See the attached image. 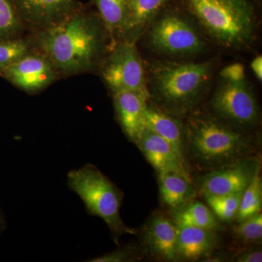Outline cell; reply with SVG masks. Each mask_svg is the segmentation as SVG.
I'll return each instance as SVG.
<instances>
[{"instance_id": "18", "label": "cell", "mask_w": 262, "mask_h": 262, "mask_svg": "<svg viewBox=\"0 0 262 262\" xmlns=\"http://www.w3.org/2000/svg\"><path fill=\"white\" fill-rule=\"evenodd\" d=\"M159 179L162 200L169 208H180L192 195L190 177L176 172H167L160 174Z\"/></svg>"}, {"instance_id": "17", "label": "cell", "mask_w": 262, "mask_h": 262, "mask_svg": "<svg viewBox=\"0 0 262 262\" xmlns=\"http://www.w3.org/2000/svg\"><path fill=\"white\" fill-rule=\"evenodd\" d=\"M146 127L169 143L179 158L184 160V130L182 124L171 114L148 103Z\"/></svg>"}, {"instance_id": "1", "label": "cell", "mask_w": 262, "mask_h": 262, "mask_svg": "<svg viewBox=\"0 0 262 262\" xmlns=\"http://www.w3.org/2000/svg\"><path fill=\"white\" fill-rule=\"evenodd\" d=\"M31 34L60 77L98 71L113 47L97 12L84 8L54 27Z\"/></svg>"}, {"instance_id": "11", "label": "cell", "mask_w": 262, "mask_h": 262, "mask_svg": "<svg viewBox=\"0 0 262 262\" xmlns=\"http://www.w3.org/2000/svg\"><path fill=\"white\" fill-rule=\"evenodd\" d=\"M258 167L259 165L254 160H246L211 172L202 181V192L205 196L243 193L252 180Z\"/></svg>"}, {"instance_id": "12", "label": "cell", "mask_w": 262, "mask_h": 262, "mask_svg": "<svg viewBox=\"0 0 262 262\" xmlns=\"http://www.w3.org/2000/svg\"><path fill=\"white\" fill-rule=\"evenodd\" d=\"M150 95L140 91H123L113 94V103L119 124L129 140L137 144L146 128V111Z\"/></svg>"}, {"instance_id": "26", "label": "cell", "mask_w": 262, "mask_h": 262, "mask_svg": "<svg viewBox=\"0 0 262 262\" xmlns=\"http://www.w3.org/2000/svg\"><path fill=\"white\" fill-rule=\"evenodd\" d=\"M135 258V251L134 248L126 247L120 248L113 252L106 253L103 256L93 258L89 261L93 262H122L130 261Z\"/></svg>"}, {"instance_id": "20", "label": "cell", "mask_w": 262, "mask_h": 262, "mask_svg": "<svg viewBox=\"0 0 262 262\" xmlns=\"http://www.w3.org/2000/svg\"><path fill=\"white\" fill-rule=\"evenodd\" d=\"M176 225L190 226L198 228L220 230L216 216L211 208L201 202H194L176 215Z\"/></svg>"}, {"instance_id": "21", "label": "cell", "mask_w": 262, "mask_h": 262, "mask_svg": "<svg viewBox=\"0 0 262 262\" xmlns=\"http://www.w3.org/2000/svg\"><path fill=\"white\" fill-rule=\"evenodd\" d=\"M262 203V182L258 167L254 177L243 192L237 218L242 222L261 212Z\"/></svg>"}, {"instance_id": "19", "label": "cell", "mask_w": 262, "mask_h": 262, "mask_svg": "<svg viewBox=\"0 0 262 262\" xmlns=\"http://www.w3.org/2000/svg\"><path fill=\"white\" fill-rule=\"evenodd\" d=\"M113 46L119 40L127 15V0H94Z\"/></svg>"}, {"instance_id": "28", "label": "cell", "mask_w": 262, "mask_h": 262, "mask_svg": "<svg viewBox=\"0 0 262 262\" xmlns=\"http://www.w3.org/2000/svg\"><path fill=\"white\" fill-rule=\"evenodd\" d=\"M235 261L239 262H261L262 253L261 251L253 250L239 255Z\"/></svg>"}, {"instance_id": "2", "label": "cell", "mask_w": 262, "mask_h": 262, "mask_svg": "<svg viewBox=\"0 0 262 262\" xmlns=\"http://www.w3.org/2000/svg\"><path fill=\"white\" fill-rule=\"evenodd\" d=\"M147 89L170 113L184 114L199 103L209 88L212 61L155 62L150 67Z\"/></svg>"}, {"instance_id": "6", "label": "cell", "mask_w": 262, "mask_h": 262, "mask_svg": "<svg viewBox=\"0 0 262 262\" xmlns=\"http://www.w3.org/2000/svg\"><path fill=\"white\" fill-rule=\"evenodd\" d=\"M146 32L149 47L165 56H192L206 49L204 39L194 23L177 12L158 15Z\"/></svg>"}, {"instance_id": "4", "label": "cell", "mask_w": 262, "mask_h": 262, "mask_svg": "<svg viewBox=\"0 0 262 262\" xmlns=\"http://www.w3.org/2000/svg\"><path fill=\"white\" fill-rule=\"evenodd\" d=\"M187 136L194 158L207 165L234 163L251 148L249 141L241 133L201 114L189 117Z\"/></svg>"}, {"instance_id": "13", "label": "cell", "mask_w": 262, "mask_h": 262, "mask_svg": "<svg viewBox=\"0 0 262 262\" xmlns=\"http://www.w3.org/2000/svg\"><path fill=\"white\" fill-rule=\"evenodd\" d=\"M136 145L159 175L167 172H176L190 177L186 170L184 160L179 158L169 143L147 127Z\"/></svg>"}, {"instance_id": "22", "label": "cell", "mask_w": 262, "mask_h": 262, "mask_svg": "<svg viewBox=\"0 0 262 262\" xmlns=\"http://www.w3.org/2000/svg\"><path fill=\"white\" fill-rule=\"evenodd\" d=\"M31 34L21 37L0 41V68L16 61L19 58L37 51Z\"/></svg>"}, {"instance_id": "16", "label": "cell", "mask_w": 262, "mask_h": 262, "mask_svg": "<svg viewBox=\"0 0 262 262\" xmlns=\"http://www.w3.org/2000/svg\"><path fill=\"white\" fill-rule=\"evenodd\" d=\"M177 259L192 261L209 254L216 243L214 231L177 225Z\"/></svg>"}, {"instance_id": "10", "label": "cell", "mask_w": 262, "mask_h": 262, "mask_svg": "<svg viewBox=\"0 0 262 262\" xmlns=\"http://www.w3.org/2000/svg\"><path fill=\"white\" fill-rule=\"evenodd\" d=\"M28 34L61 23L83 8L78 0H10Z\"/></svg>"}, {"instance_id": "29", "label": "cell", "mask_w": 262, "mask_h": 262, "mask_svg": "<svg viewBox=\"0 0 262 262\" xmlns=\"http://www.w3.org/2000/svg\"><path fill=\"white\" fill-rule=\"evenodd\" d=\"M251 70L254 74L255 77L258 79V81L261 82L262 80V57L261 56H256L253 58L251 63Z\"/></svg>"}, {"instance_id": "23", "label": "cell", "mask_w": 262, "mask_h": 262, "mask_svg": "<svg viewBox=\"0 0 262 262\" xmlns=\"http://www.w3.org/2000/svg\"><path fill=\"white\" fill-rule=\"evenodd\" d=\"M27 34L28 33L10 0H0V41L21 37Z\"/></svg>"}, {"instance_id": "30", "label": "cell", "mask_w": 262, "mask_h": 262, "mask_svg": "<svg viewBox=\"0 0 262 262\" xmlns=\"http://www.w3.org/2000/svg\"><path fill=\"white\" fill-rule=\"evenodd\" d=\"M3 225V219H2L1 213H0V227Z\"/></svg>"}, {"instance_id": "9", "label": "cell", "mask_w": 262, "mask_h": 262, "mask_svg": "<svg viewBox=\"0 0 262 262\" xmlns=\"http://www.w3.org/2000/svg\"><path fill=\"white\" fill-rule=\"evenodd\" d=\"M0 76L28 94H37L61 78L51 60L39 50L0 68Z\"/></svg>"}, {"instance_id": "15", "label": "cell", "mask_w": 262, "mask_h": 262, "mask_svg": "<svg viewBox=\"0 0 262 262\" xmlns=\"http://www.w3.org/2000/svg\"><path fill=\"white\" fill-rule=\"evenodd\" d=\"M177 226L163 215L151 219L144 231L150 249L167 261L177 259Z\"/></svg>"}, {"instance_id": "8", "label": "cell", "mask_w": 262, "mask_h": 262, "mask_svg": "<svg viewBox=\"0 0 262 262\" xmlns=\"http://www.w3.org/2000/svg\"><path fill=\"white\" fill-rule=\"evenodd\" d=\"M212 110L226 121L247 127L258 118L257 101L247 81L222 80L211 100Z\"/></svg>"}, {"instance_id": "3", "label": "cell", "mask_w": 262, "mask_h": 262, "mask_svg": "<svg viewBox=\"0 0 262 262\" xmlns=\"http://www.w3.org/2000/svg\"><path fill=\"white\" fill-rule=\"evenodd\" d=\"M196 24L215 42L228 49L253 42L256 15L250 0H182Z\"/></svg>"}, {"instance_id": "14", "label": "cell", "mask_w": 262, "mask_h": 262, "mask_svg": "<svg viewBox=\"0 0 262 262\" xmlns=\"http://www.w3.org/2000/svg\"><path fill=\"white\" fill-rule=\"evenodd\" d=\"M168 0H127V15L118 41L136 43Z\"/></svg>"}, {"instance_id": "7", "label": "cell", "mask_w": 262, "mask_h": 262, "mask_svg": "<svg viewBox=\"0 0 262 262\" xmlns=\"http://www.w3.org/2000/svg\"><path fill=\"white\" fill-rule=\"evenodd\" d=\"M98 72L113 95L123 91L149 94L146 66L136 43L125 41L115 42Z\"/></svg>"}, {"instance_id": "5", "label": "cell", "mask_w": 262, "mask_h": 262, "mask_svg": "<svg viewBox=\"0 0 262 262\" xmlns=\"http://www.w3.org/2000/svg\"><path fill=\"white\" fill-rule=\"evenodd\" d=\"M67 179L71 190L80 196L88 213L104 221L115 237L136 234L120 216L122 192L96 166L87 164L71 170Z\"/></svg>"}, {"instance_id": "27", "label": "cell", "mask_w": 262, "mask_h": 262, "mask_svg": "<svg viewBox=\"0 0 262 262\" xmlns=\"http://www.w3.org/2000/svg\"><path fill=\"white\" fill-rule=\"evenodd\" d=\"M220 77L222 80L230 82L246 80L244 66L239 63H234L227 66L221 71Z\"/></svg>"}, {"instance_id": "25", "label": "cell", "mask_w": 262, "mask_h": 262, "mask_svg": "<svg viewBox=\"0 0 262 262\" xmlns=\"http://www.w3.org/2000/svg\"><path fill=\"white\" fill-rule=\"evenodd\" d=\"M234 229L236 236L246 242L259 241L262 237V214L261 212L242 222Z\"/></svg>"}, {"instance_id": "24", "label": "cell", "mask_w": 262, "mask_h": 262, "mask_svg": "<svg viewBox=\"0 0 262 262\" xmlns=\"http://www.w3.org/2000/svg\"><path fill=\"white\" fill-rule=\"evenodd\" d=\"M242 194L207 195L206 200L217 219L229 222L237 217Z\"/></svg>"}]
</instances>
